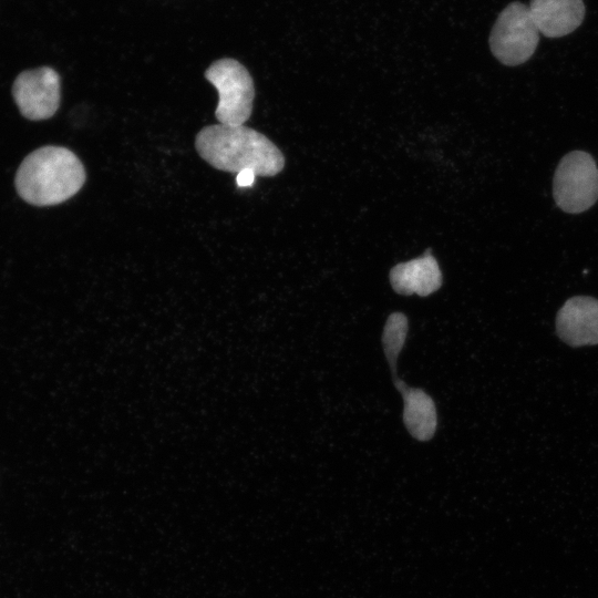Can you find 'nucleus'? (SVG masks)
<instances>
[{
    "label": "nucleus",
    "mask_w": 598,
    "mask_h": 598,
    "mask_svg": "<svg viewBox=\"0 0 598 598\" xmlns=\"http://www.w3.org/2000/svg\"><path fill=\"white\" fill-rule=\"evenodd\" d=\"M195 147L213 167L234 174L250 169L256 176H275L285 166L279 148L264 134L245 125L205 126L196 135Z\"/></svg>",
    "instance_id": "1"
},
{
    "label": "nucleus",
    "mask_w": 598,
    "mask_h": 598,
    "mask_svg": "<svg viewBox=\"0 0 598 598\" xmlns=\"http://www.w3.org/2000/svg\"><path fill=\"white\" fill-rule=\"evenodd\" d=\"M85 169L79 157L62 146H43L30 153L16 175L22 199L51 206L74 196L84 185Z\"/></svg>",
    "instance_id": "2"
},
{
    "label": "nucleus",
    "mask_w": 598,
    "mask_h": 598,
    "mask_svg": "<svg viewBox=\"0 0 598 598\" xmlns=\"http://www.w3.org/2000/svg\"><path fill=\"white\" fill-rule=\"evenodd\" d=\"M553 197L567 214H580L595 205L598 166L589 153L571 151L560 158L553 177Z\"/></svg>",
    "instance_id": "3"
},
{
    "label": "nucleus",
    "mask_w": 598,
    "mask_h": 598,
    "mask_svg": "<svg viewBox=\"0 0 598 598\" xmlns=\"http://www.w3.org/2000/svg\"><path fill=\"white\" fill-rule=\"evenodd\" d=\"M205 78L218 92L215 116L219 124L244 125L250 117L255 87L248 70L230 58L213 62L205 71Z\"/></svg>",
    "instance_id": "4"
},
{
    "label": "nucleus",
    "mask_w": 598,
    "mask_h": 598,
    "mask_svg": "<svg viewBox=\"0 0 598 598\" xmlns=\"http://www.w3.org/2000/svg\"><path fill=\"white\" fill-rule=\"evenodd\" d=\"M539 31L528 6L515 1L497 17L491 34L489 48L493 55L504 65L525 63L535 53Z\"/></svg>",
    "instance_id": "5"
},
{
    "label": "nucleus",
    "mask_w": 598,
    "mask_h": 598,
    "mask_svg": "<svg viewBox=\"0 0 598 598\" xmlns=\"http://www.w3.org/2000/svg\"><path fill=\"white\" fill-rule=\"evenodd\" d=\"M12 94L24 117L50 118L60 105V76L49 66L24 71L17 76Z\"/></svg>",
    "instance_id": "6"
},
{
    "label": "nucleus",
    "mask_w": 598,
    "mask_h": 598,
    "mask_svg": "<svg viewBox=\"0 0 598 598\" xmlns=\"http://www.w3.org/2000/svg\"><path fill=\"white\" fill-rule=\"evenodd\" d=\"M556 331L571 347L598 344V299L575 296L566 300L556 317Z\"/></svg>",
    "instance_id": "7"
},
{
    "label": "nucleus",
    "mask_w": 598,
    "mask_h": 598,
    "mask_svg": "<svg viewBox=\"0 0 598 598\" xmlns=\"http://www.w3.org/2000/svg\"><path fill=\"white\" fill-rule=\"evenodd\" d=\"M431 251L427 248L422 256L400 262L390 270V283L396 293L427 297L441 288L442 272Z\"/></svg>",
    "instance_id": "8"
},
{
    "label": "nucleus",
    "mask_w": 598,
    "mask_h": 598,
    "mask_svg": "<svg viewBox=\"0 0 598 598\" xmlns=\"http://www.w3.org/2000/svg\"><path fill=\"white\" fill-rule=\"evenodd\" d=\"M528 8L538 31L547 38L571 33L586 12L582 0H530Z\"/></svg>",
    "instance_id": "9"
},
{
    "label": "nucleus",
    "mask_w": 598,
    "mask_h": 598,
    "mask_svg": "<svg viewBox=\"0 0 598 598\" xmlns=\"http://www.w3.org/2000/svg\"><path fill=\"white\" fill-rule=\"evenodd\" d=\"M403 399V424L409 434L420 442L430 441L437 429L434 400L421 388L409 386L403 380H393Z\"/></svg>",
    "instance_id": "10"
},
{
    "label": "nucleus",
    "mask_w": 598,
    "mask_h": 598,
    "mask_svg": "<svg viewBox=\"0 0 598 598\" xmlns=\"http://www.w3.org/2000/svg\"><path fill=\"white\" fill-rule=\"evenodd\" d=\"M409 332V319L403 312H392L385 320L382 332L383 352L393 380L398 379L396 361L403 350Z\"/></svg>",
    "instance_id": "11"
},
{
    "label": "nucleus",
    "mask_w": 598,
    "mask_h": 598,
    "mask_svg": "<svg viewBox=\"0 0 598 598\" xmlns=\"http://www.w3.org/2000/svg\"><path fill=\"white\" fill-rule=\"evenodd\" d=\"M256 174L250 169L241 171L236 176V184L238 187L251 186L255 182Z\"/></svg>",
    "instance_id": "12"
}]
</instances>
